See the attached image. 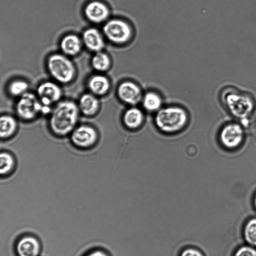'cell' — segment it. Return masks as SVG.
Instances as JSON below:
<instances>
[{"mask_svg":"<svg viewBox=\"0 0 256 256\" xmlns=\"http://www.w3.org/2000/svg\"><path fill=\"white\" fill-rule=\"evenodd\" d=\"M72 143L76 147L86 149L96 144L98 134L96 128L90 125L76 126L70 134Z\"/></svg>","mask_w":256,"mask_h":256,"instance_id":"6","label":"cell"},{"mask_svg":"<svg viewBox=\"0 0 256 256\" xmlns=\"http://www.w3.org/2000/svg\"><path fill=\"white\" fill-rule=\"evenodd\" d=\"M226 102L232 113L240 118L247 116L253 108L252 100L244 94H230L226 97Z\"/></svg>","mask_w":256,"mask_h":256,"instance_id":"7","label":"cell"},{"mask_svg":"<svg viewBox=\"0 0 256 256\" xmlns=\"http://www.w3.org/2000/svg\"><path fill=\"white\" fill-rule=\"evenodd\" d=\"M254 205H255L256 208V196L255 199H254Z\"/></svg>","mask_w":256,"mask_h":256,"instance_id":"27","label":"cell"},{"mask_svg":"<svg viewBox=\"0 0 256 256\" xmlns=\"http://www.w3.org/2000/svg\"><path fill=\"white\" fill-rule=\"evenodd\" d=\"M119 98L124 102L134 104L142 98V91L139 86L131 81L121 82L117 90Z\"/></svg>","mask_w":256,"mask_h":256,"instance_id":"11","label":"cell"},{"mask_svg":"<svg viewBox=\"0 0 256 256\" xmlns=\"http://www.w3.org/2000/svg\"><path fill=\"white\" fill-rule=\"evenodd\" d=\"M18 128L16 119L10 114L2 115L0 118V136L1 139L6 140L14 135Z\"/></svg>","mask_w":256,"mask_h":256,"instance_id":"17","label":"cell"},{"mask_svg":"<svg viewBox=\"0 0 256 256\" xmlns=\"http://www.w3.org/2000/svg\"><path fill=\"white\" fill-rule=\"evenodd\" d=\"M92 66L96 70L104 72L107 70L110 66V59L108 56L102 51L96 52L92 58Z\"/></svg>","mask_w":256,"mask_h":256,"instance_id":"18","label":"cell"},{"mask_svg":"<svg viewBox=\"0 0 256 256\" xmlns=\"http://www.w3.org/2000/svg\"><path fill=\"white\" fill-rule=\"evenodd\" d=\"M18 256H39L42 250L39 240L31 234H26L18 240L16 244Z\"/></svg>","mask_w":256,"mask_h":256,"instance_id":"9","label":"cell"},{"mask_svg":"<svg viewBox=\"0 0 256 256\" xmlns=\"http://www.w3.org/2000/svg\"><path fill=\"white\" fill-rule=\"evenodd\" d=\"M28 84L26 82L22 80H16L9 84L8 92L12 96L20 97L28 92Z\"/></svg>","mask_w":256,"mask_h":256,"instance_id":"23","label":"cell"},{"mask_svg":"<svg viewBox=\"0 0 256 256\" xmlns=\"http://www.w3.org/2000/svg\"><path fill=\"white\" fill-rule=\"evenodd\" d=\"M82 40L88 49L95 52L102 51L104 46L102 36L95 28L86 30L82 34Z\"/></svg>","mask_w":256,"mask_h":256,"instance_id":"13","label":"cell"},{"mask_svg":"<svg viewBox=\"0 0 256 256\" xmlns=\"http://www.w3.org/2000/svg\"><path fill=\"white\" fill-rule=\"evenodd\" d=\"M80 112L78 104L72 100L57 102L48 119V127L52 134L59 137L70 134L76 126Z\"/></svg>","mask_w":256,"mask_h":256,"instance_id":"1","label":"cell"},{"mask_svg":"<svg viewBox=\"0 0 256 256\" xmlns=\"http://www.w3.org/2000/svg\"><path fill=\"white\" fill-rule=\"evenodd\" d=\"M88 86L90 93L96 96H102L108 91L110 82L106 76L101 74H96L90 78Z\"/></svg>","mask_w":256,"mask_h":256,"instance_id":"16","label":"cell"},{"mask_svg":"<svg viewBox=\"0 0 256 256\" xmlns=\"http://www.w3.org/2000/svg\"><path fill=\"white\" fill-rule=\"evenodd\" d=\"M84 15L90 22L98 24L106 21L110 15V10L104 2L93 0L84 7Z\"/></svg>","mask_w":256,"mask_h":256,"instance_id":"10","label":"cell"},{"mask_svg":"<svg viewBox=\"0 0 256 256\" xmlns=\"http://www.w3.org/2000/svg\"><path fill=\"white\" fill-rule=\"evenodd\" d=\"M143 116L142 112L136 108H131L125 113L124 120L126 126L130 128H136L142 123Z\"/></svg>","mask_w":256,"mask_h":256,"instance_id":"20","label":"cell"},{"mask_svg":"<svg viewBox=\"0 0 256 256\" xmlns=\"http://www.w3.org/2000/svg\"><path fill=\"white\" fill-rule=\"evenodd\" d=\"M84 256H110L106 252L100 249H95L89 252Z\"/></svg>","mask_w":256,"mask_h":256,"instance_id":"26","label":"cell"},{"mask_svg":"<svg viewBox=\"0 0 256 256\" xmlns=\"http://www.w3.org/2000/svg\"><path fill=\"white\" fill-rule=\"evenodd\" d=\"M16 160L10 152L4 151L0 154V173L1 176L10 174L14 168Z\"/></svg>","mask_w":256,"mask_h":256,"instance_id":"19","label":"cell"},{"mask_svg":"<svg viewBox=\"0 0 256 256\" xmlns=\"http://www.w3.org/2000/svg\"><path fill=\"white\" fill-rule=\"evenodd\" d=\"M78 106L84 115L92 116L98 111L100 102L96 96L92 93H86L80 96Z\"/></svg>","mask_w":256,"mask_h":256,"instance_id":"14","label":"cell"},{"mask_svg":"<svg viewBox=\"0 0 256 256\" xmlns=\"http://www.w3.org/2000/svg\"><path fill=\"white\" fill-rule=\"evenodd\" d=\"M187 116L185 111L178 107H168L160 110L156 114L157 126L165 132H174L186 124Z\"/></svg>","mask_w":256,"mask_h":256,"instance_id":"3","label":"cell"},{"mask_svg":"<svg viewBox=\"0 0 256 256\" xmlns=\"http://www.w3.org/2000/svg\"><path fill=\"white\" fill-rule=\"evenodd\" d=\"M162 104L161 98L158 94L154 92H148L143 98V104L148 110L154 111L158 110Z\"/></svg>","mask_w":256,"mask_h":256,"instance_id":"22","label":"cell"},{"mask_svg":"<svg viewBox=\"0 0 256 256\" xmlns=\"http://www.w3.org/2000/svg\"><path fill=\"white\" fill-rule=\"evenodd\" d=\"M234 256H256V250L251 246H242L237 250Z\"/></svg>","mask_w":256,"mask_h":256,"instance_id":"24","label":"cell"},{"mask_svg":"<svg viewBox=\"0 0 256 256\" xmlns=\"http://www.w3.org/2000/svg\"><path fill=\"white\" fill-rule=\"evenodd\" d=\"M180 256H204V255L198 250L193 248H188L182 252Z\"/></svg>","mask_w":256,"mask_h":256,"instance_id":"25","label":"cell"},{"mask_svg":"<svg viewBox=\"0 0 256 256\" xmlns=\"http://www.w3.org/2000/svg\"><path fill=\"white\" fill-rule=\"evenodd\" d=\"M82 40L74 34L65 36L60 40V48L63 54L74 56L78 54L82 48Z\"/></svg>","mask_w":256,"mask_h":256,"instance_id":"15","label":"cell"},{"mask_svg":"<svg viewBox=\"0 0 256 256\" xmlns=\"http://www.w3.org/2000/svg\"><path fill=\"white\" fill-rule=\"evenodd\" d=\"M44 108L37 96L27 92L20 97L15 110L20 120L28 122L34 120L40 114H44Z\"/></svg>","mask_w":256,"mask_h":256,"instance_id":"4","label":"cell"},{"mask_svg":"<svg viewBox=\"0 0 256 256\" xmlns=\"http://www.w3.org/2000/svg\"><path fill=\"white\" fill-rule=\"evenodd\" d=\"M103 32L107 39L118 44L128 42L132 35L131 26L126 22L118 18L112 19L106 22Z\"/></svg>","mask_w":256,"mask_h":256,"instance_id":"5","label":"cell"},{"mask_svg":"<svg viewBox=\"0 0 256 256\" xmlns=\"http://www.w3.org/2000/svg\"><path fill=\"white\" fill-rule=\"evenodd\" d=\"M37 96L44 106L50 107L58 102L62 95V90L55 82H45L37 88Z\"/></svg>","mask_w":256,"mask_h":256,"instance_id":"8","label":"cell"},{"mask_svg":"<svg viewBox=\"0 0 256 256\" xmlns=\"http://www.w3.org/2000/svg\"><path fill=\"white\" fill-rule=\"evenodd\" d=\"M47 67L52 76L61 83L71 82L75 76L76 69L72 62L64 54L50 55L47 60Z\"/></svg>","mask_w":256,"mask_h":256,"instance_id":"2","label":"cell"},{"mask_svg":"<svg viewBox=\"0 0 256 256\" xmlns=\"http://www.w3.org/2000/svg\"><path fill=\"white\" fill-rule=\"evenodd\" d=\"M246 241L250 246H256V218L248 220L244 228Z\"/></svg>","mask_w":256,"mask_h":256,"instance_id":"21","label":"cell"},{"mask_svg":"<svg viewBox=\"0 0 256 256\" xmlns=\"http://www.w3.org/2000/svg\"><path fill=\"white\" fill-rule=\"evenodd\" d=\"M243 132L241 127L236 124H230L225 126L220 134L222 143L226 147L235 148L242 140Z\"/></svg>","mask_w":256,"mask_h":256,"instance_id":"12","label":"cell"}]
</instances>
